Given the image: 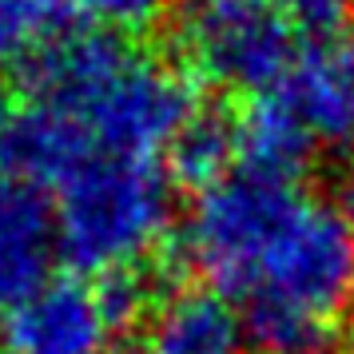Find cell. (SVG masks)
I'll return each mask as SVG.
<instances>
[{
    "label": "cell",
    "mask_w": 354,
    "mask_h": 354,
    "mask_svg": "<svg viewBox=\"0 0 354 354\" xmlns=\"http://www.w3.org/2000/svg\"><path fill=\"white\" fill-rule=\"evenodd\" d=\"M274 88L287 96L315 144H354V28L299 56Z\"/></svg>",
    "instance_id": "obj_8"
},
{
    "label": "cell",
    "mask_w": 354,
    "mask_h": 354,
    "mask_svg": "<svg viewBox=\"0 0 354 354\" xmlns=\"http://www.w3.org/2000/svg\"><path fill=\"white\" fill-rule=\"evenodd\" d=\"M183 40L203 76L267 92L290 72L299 36L283 20V0H195Z\"/></svg>",
    "instance_id": "obj_5"
},
{
    "label": "cell",
    "mask_w": 354,
    "mask_h": 354,
    "mask_svg": "<svg viewBox=\"0 0 354 354\" xmlns=\"http://www.w3.org/2000/svg\"><path fill=\"white\" fill-rule=\"evenodd\" d=\"M60 255L56 207L44 187L0 176V310H17L52 283Z\"/></svg>",
    "instance_id": "obj_7"
},
{
    "label": "cell",
    "mask_w": 354,
    "mask_h": 354,
    "mask_svg": "<svg viewBox=\"0 0 354 354\" xmlns=\"http://www.w3.org/2000/svg\"><path fill=\"white\" fill-rule=\"evenodd\" d=\"M112 330L96 283L80 279H52L4 315V346L12 354H108Z\"/></svg>",
    "instance_id": "obj_6"
},
{
    "label": "cell",
    "mask_w": 354,
    "mask_h": 354,
    "mask_svg": "<svg viewBox=\"0 0 354 354\" xmlns=\"http://www.w3.org/2000/svg\"><path fill=\"white\" fill-rule=\"evenodd\" d=\"M60 255L88 274L136 271L171 227V176L156 160L92 156L56 187Z\"/></svg>",
    "instance_id": "obj_3"
},
{
    "label": "cell",
    "mask_w": 354,
    "mask_h": 354,
    "mask_svg": "<svg viewBox=\"0 0 354 354\" xmlns=\"http://www.w3.org/2000/svg\"><path fill=\"white\" fill-rule=\"evenodd\" d=\"M100 290V303L108 310V319L112 326H124L140 315V306H144V283H140V274L136 271H124V274H108V279H100L96 283Z\"/></svg>",
    "instance_id": "obj_15"
},
{
    "label": "cell",
    "mask_w": 354,
    "mask_h": 354,
    "mask_svg": "<svg viewBox=\"0 0 354 354\" xmlns=\"http://www.w3.org/2000/svg\"><path fill=\"white\" fill-rule=\"evenodd\" d=\"M235 136H239L243 167L274 179H295L310 163V151H315L306 124L295 115V108L279 88L255 92L247 112L235 120Z\"/></svg>",
    "instance_id": "obj_10"
},
{
    "label": "cell",
    "mask_w": 354,
    "mask_h": 354,
    "mask_svg": "<svg viewBox=\"0 0 354 354\" xmlns=\"http://www.w3.org/2000/svg\"><path fill=\"white\" fill-rule=\"evenodd\" d=\"M56 4L76 24L92 28V32L120 36V40L147 32L151 24H160L163 8H167V0H56Z\"/></svg>",
    "instance_id": "obj_13"
},
{
    "label": "cell",
    "mask_w": 354,
    "mask_h": 354,
    "mask_svg": "<svg viewBox=\"0 0 354 354\" xmlns=\"http://www.w3.org/2000/svg\"><path fill=\"white\" fill-rule=\"evenodd\" d=\"M243 319L223 295L192 287L160 306L147 335V354H243Z\"/></svg>",
    "instance_id": "obj_9"
},
{
    "label": "cell",
    "mask_w": 354,
    "mask_h": 354,
    "mask_svg": "<svg viewBox=\"0 0 354 354\" xmlns=\"http://www.w3.org/2000/svg\"><path fill=\"white\" fill-rule=\"evenodd\" d=\"M342 319H346V342H351V351H354V287H351V295H346V306H342Z\"/></svg>",
    "instance_id": "obj_18"
},
{
    "label": "cell",
    "mask_w": 354,
    "mask_h": 354,
    "mask_svg": "<svg viewBox=\"0 0 354 354\" xmlns=\"http://www.w3.org/2000/svg\"><path fill=\"white\" fill-rule=\"evenodd\" d=\"M303 195L306 192L295 187V179L259 176L247 167L199 192L187 215L183 251L207 290L223 299H243L259 255L267 251V243L287 223Z\"/></svg>",
    "instance_id": "obj_4"
},
{
    "label": "cell",
    "mask_w": 354,
    "mask_h": 354,
    "mask_svg": "<svg viewBox=\"0 0 354 354\" xmlns=\"http://www.w3.org/2000/svg\"><path fill=\"white\" fill-rule=\"evenodd\" d=\"M338 215L346 219V227L354 235V156L346 163V171H342V183H338Z\"/></svg>",
    "instance_id": "obj_17"
},
{
    "label": "cell",
    "mask_w": 354,
    "mask_h": 354,
    "mask_svg": "<svg viewBox=\"0 0 354 354\" xmlns=\"http://www.w3.org/2000/svg\"><path fill=\"white\" fill-rule=\"evenodd\" d=\"M108 354H147V351H140V346H112Z\"/></svg>",
    "instance_id": "obj_19"
},
{
    "label": "cell",
    "mask_w": 354,
    "mask_h": 354,
    "mask_svg": "<svg viewBox=\"0 0 354 354\" xmlns=\"http://www.w3.org/2000/svg\"><path fill=\"white\" fill-rule=\"evenodd\" d=\"M17 108H12V96L8 88L0 84V167H4V151H8V140H12V128H17Z\"/></svg>",
    "instance_id": "obj_16"
},
{
    "label": "cell",
    "mask_w": 354,
    "mask_h": 354,
    "mask_svg": "<svg viewBox=\"0 0 354 354\" xmlns=\"http://www.w3.org/2000/svg\"><path fill=\"white\" fill-rule=\"evenodd\" d=\"M56 0H0V68L28 64L56 36Z\"/></svg>",
    "instance_id": "obj_12"
},
{
    "label": "cell",
    "mask_w": 354,
    "mask_h": 354,
    "mask_svg": "<svg viewBox=\"0 0 354 354\" xmlns=\"http://www.w3.org/2000/svg\"><path fill=\"white\" fill-rule=\"evenodd\" d=\"M24 80L32 108L68 120L96 156L156 160L195 112V88L179 68L92 28L56 32Z\"/></svg>",
    "instance_id": "obj_1"
},
{
    "label": "cell",
    "mask_w": 354,
    "mask_h": 354,
    "mask_svg": "<svg viewBox=\"0 0 354 354\" xmlns=\"http://www.w3.org/2000/svg\"><path fill=\"white\" fill-rule=\"evenodd\" d=\"M0 354H12V351H8V346H0Z\"/></svg>",
    "instance_id": "obj_20"
},
{
    "label": "cell",
    "mask_w": 354,
    "mask_h": 354,
    "mask_svg": "<svg viewBox=\"0 0 354 354\" xmlns=\"http://www.w3.org/2000/svg\"><path fill=\"white\" fill-rule=\"evenodd\" d=\"M235 156H239L235 120H227L215 108H195L192 120L167 144V171L183 187L207 192L219 179L231 176V160Z\"/></svg>",
    "instance_id": "obj_11"
},
{
    "label": "cell",
    "mask_w": 354,
    "mask_h": 354,
    "mask_svg": "<svg viewBox=\"0 0 354 354\" xmlns=\"http://www.w3.org/2000/svg\"><path fill=\"white\" fill-rule=\"evenodd\" d=\"M354 287V235L338 207L303 195L259 255L243 335L263 354H315Z\"/></svg>",
    "instance_id": "obj_2"
},
{
    "label": "cell",
    "mask_w": 354,
    "mask_h": 354,
    "mask_svg": "<svg viewBox=\"0 0 354 354\" xmlns=\"http://www.w3.org/2000/svg\"><path fill=\"white\" fill-rule=\"evenodd\" d=\"M283 20L299 40L330 44L351 28L354 0H283Z\"/></svg>",
    "instance_id": "obj_14"
}]
</instances>
